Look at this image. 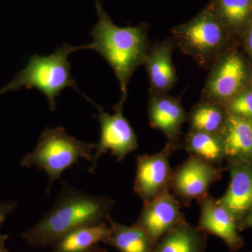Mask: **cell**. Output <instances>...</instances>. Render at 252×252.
Returning a JSON list of instances; mask_svg holds the SVG:
<instances>
[{
	"label": "cell",
	"instance_id": "obj_1",
	"mask_svg": "<svg viewBox=\"0 0 252 252\" xmlns=\"http://www.w3.org/2000/svg\"><path fill=\"white\" fill-rule=\"evenodd\" d=\"M114 205V200L109 197L89 195L62 181L56 203L21 237L34 248H51L71 230L107 221Z\"/></svg>",
	"mask_w": 252,
	"mask_h": 252
},
{
	"label": "cell",
	"instance_id": "obj_2",
	"mask_svg": "<svg viewBox=\"0 0 252 252\" xmlns=\"http://www.w3.org/2000/svg\"><path fill=\"white\" fill-rule=\"evenodd\" d=\"M98 21L91 31L92 49L110 64L120 85L122 97L117 104L124 106L127 85L137 67L143 65L149 46V25L142 23L126 28L116 26L105 12L99 0H95Z\"/></svg>",
	"mask_w": 252,
	"mask_h": 252
},
{
	"label": "cell",
	"instance_id": "obj_3",
	"mask_svg": "<svg viewBox=\"0 0 252 252\" xmlns=\"http://www.w3.org/2000/svg\"><path fill=\"white\" fill-rule=\"evenodd\" d=\"M171 34L177 48L206 70L234 46L235 39L208 5L190 21L172 28Z\"/></svg>",
	"mask_w": 252,
	"mask_h": 252
},
{
	"label": "cell",
	"instance_id": "obj_4",
	"mask_svg": "<svg viewBox=\"0 0 252 252\" xmlns=\"http://www.w3.org/2000/svg\"><path fill=\"white\" fill-rule=\"evenodd\" d=\"M89 49H92L91 44L74 46L65 44L50 56L43 57L34 55L26 67L2 91L17 90L21 87L36 89L47 97L50 109L54 112L57 105L56 97L64 89L70 87L79 91L71 75L68 61L69 55L79 50Z\"/></svg>",
	"mask_w": 252,
	"mask_h": 252
},
{
	"label": "cell",
	"instance_id": "obj_5",
	"mask_svg": "<svg viewBox=\"0 0 252 252\" xmlns=\"http://www.w3.org/2000/svg\"><path fill=\"white\" fill-rule=\"evenodd\" d=\"M95 144L77 140L62 127L46 128L41 132L34 149L23 158V167H36L47 174L46 192H51L63 172L77 164L80 158L91 162Z\"/></svg>",
	"mask_w": 252,
	"mask_h": 252
},
{
	"label": "cell",
	"instance_id": "obj_6",
	"mask_svg": "<svg viewBox=\"0 0 252 252\" xmlns=\"http://www.w3.org/2000/svg\"><path fill=\"white\" fill-rule=\"evenodd\" d=\"M251 69L248 60L235 46L227 50L209 69L200 100L225 107L250 86Z\"/></svg>",
	"mask_w": 252,
	"mask_h": 252
},
{
	"label": "cell",
	"instance_id": "obj_7",
	"mask_svg": "<svg viewBox=\"0 0 252 252\" xmlns=\"http://www.w3.org/2000/svg\"><path fill=\"white\" fill-rule=\"evenodd\" d=\"M95 105L98 109L99 114L96 117L100 126V136L98 143L95 144L89 170L92 174L95 173L99 160L103 154L109 152L120 162L139 147L135 131L123 114L124 106L116 104L114 114H110L104 112L97 104Z\"/></svg>",
	"mask_w": 252,
	"mask_h": 252
},
{
	"label": "cell",
	"instance_id": "obj_8",
	"mask_svg": "<svg viewBox=\"0 0 252 252\" xmlns=\"http://www.w3.org/2000/svg\"><path fill=\"white\" fill-rule=\"evenodd\" d=\"M225 170L195 156L189 155L174 170L170 190L184 206L189 207L193 200H198L208 193L210 187L221 179Z\"/></svg>",
	"mask_w": 252,
	"mask_h": 252
},
{
	"label": "cell",
	"instance_id": "obj_9",
	"mask_svg": "<svg viewBox=\"0 0 252 252\" xmlns=\"http://www.w3.org/2000/svg\"><path fill=\"white\" fill-rule=\"evenodd\" d=\"M175 151V147L167 143L157 154L137 156L133 190L143 203L170 191L174 170L170 158Z\"/></svg>",
	"mask_w": 252,
	"mask_h": 252
},
{
	"label": "cell",
	"instance_id": "obj_10",
	"mask_svg": "<svg viewBox=\"0 0 252 252\" xmlns=\"http://www.w3.org/2000/svg\"><path fill=\"white\" fill-rule=\"evenodd\" d=\"M185 220L180 200L170 191H167L144 203L140 216L133 225L140 228L156 245Z\"/></svg>",
	"mask_w": 252,
	"mask_h": 252
},
{
	"label": "cell",
	"instance_id": "obj_11",
	"mask_svg": "<svg viewBox=\"0 0 252 252\" xmlns=\"http://www.w3.org/2000/svg\"><path fill=\"white\" fill-rule=\"evenodd\" d=\"M181 97L167 94H149L147 104L149 126L162 132L166 137L167 143L177 150L182 149V126L188 119Z\"/></svg>",
	"mask_w": 252,
	"mask_h": 252
},
{
	"label": "cell",
	"instance_id": "obj_12",
	"mask_svg": "<svg viewBox=\"0 0 252 252\" xmlns=\"http://www.w3.org/2000/svg\"><path fill=\"white\" fill-rule=\"evenodd\" d=\"M197 201L200 209L199 229L221 239L230 251L243 248L245 239L240 234L238 222L217 199L207 193Z\"/></svg>",
	"mask_w": 252,
	"mask_h": 252
},
{
	"label": "cell",
	"instance_id": "obj_13",
	"mask_svg": "<svg viewBox=\"0 0 252 252\" xmlns=\"http://www.w3.org/2000/svg\"><path fill=\"white\" fill-rule=\"evenodd\" d=\"M176 48L172 37L150 44L143 63L149 76V94H168L178 81L172 61Z\"/></svg>",
	"mask_w": 252,
	"mask_h": 252
},
{
	"label": "cell",
	"instance_id": "obj_14",
	"mask_svg": "<svg viewBox=\"0 0 252 252\" xmlns=\"http://www.w3.org/2000/svg\"><path fill=\"white\" fill-rule=\"evenodd\" d=\"M230 181L219 203L233 215L238 225L252 210V164L228 162Z\"/></svg>",
	"mask_w": 252,
	"mask_h": 252
},
{
	"label": "cell",
	"instance_id": "obj_15",
	"mask_svg": "<svg viewBox=\"0 0 252 252\" xmlns=\"http://www.w3.org/2000/svg\"><path fill=\"white\" fill-rule=\"evenodd\" d=\"M220 135L228 162L252 164V122L228 113Z\"/></svg>",
	"mask_w": 252,
	"mask_h": 252
},
{
	"label": "cell",
	"instance_id": "obj_16",
	"mask_svg": "<svg viewBox=\"0 0 252 252\" xmlns=\"http://www.w3.org/2000/svg\"><path fill=\"white\" fill-rule=\"evenodd\" d=\"M209 7L233 37L241 38L252 21V0H210Z\"/></svg>",
	"mask_w": 252,
	"mask_h": 252
},
{
	"label": "cell",
	"instance_id": "obj_17",
	"mask_svg": "<svg viewBox=\"0 0 252 252\" xmlns=\"http://www.w3.org/2000/svg\"><path fill=\"white\" fill-rule=\"evenodd\" d=\"M207 235L187 220L156 243L153 252H205Z\"/></svg>",
	"mask_w": 252,
	"mask_h": 252
},
{
	"label": "cell",
	"instance_id": "obj_18",
	"mask_svg": "<svg viewBox=\"0 0 252 252\" xmlns=\"http://www.w3.org/2000/svg\"><path fill=\"white\" fill-rule=\"evenodd\" d=\"M107 224L102 222L71 230L51 247V252H84L99 243L105 244L111 233Z\"/></svg>",
	"mask_w": 252,
	"mask_h": 252
},
{
	"label": "cell",
	"instance_id": "obj_19",
	"mask_svg": "<svg viewBox=\"0 0 252 252\" xmlns=\"http://www.w3.org/2000/svg\"><path fill=\"white\" fill-rule=\"evenodd\" d=\"M182 149L217 166L220 167L225 160L224 144L220 134L189 130L182 140Z\"/></svg>",
	"mask_w": 252,
	"mask_h": 252
},
{
	"label": "cell",
	"instance_id": "obj_20",
	"mask_svg": "<svg viewBox=\"0 0 252 252\" xmlns=\"http://www.w3.org/2000/svg\"><path fill=\"white\" fill-rule=\"evenodd\" d=\"M111 233L105 245H110L120 252H153L155 245L140 228L135 225L131 226L121 224L107 219Z\"/></svg>",
	"mask_w": 252,
	"mask_h": 252
},
{
	"label": "cell",
	"instance_id": "obj_21",
	"mask_svg": "<svg viewBox=\"0 0 252 252\" xmlns=\"http://www.w3.org/2000/svg\"><path fill=\"white\" fill-rule=\"evenodd\" d=\"M227 117L228 112L223 106L200 100L188 113L189 130L220 134Z\"/></svg>",
	"mask_w": 252,
	"mask_h": 252
},
{
	"label": "cell",
	"instance_id": "obj_22",
	"mask_svg": "<svg viewBox=\"0 0 252 252\" xmlns=\"http://www.w3.org/2000/svg\"><path fill=\"white\" fill-rule=\"evenodd\" d=\"M229 114L245 118L252 122V89L250 86L235 96L225 106Z\"/></svg>",
	"mask_w": 252,
	"mask_h": 252
},
{
	"label": "cell",
	"instance_id": "obj_23",
	"mask_svg": "<svg viewBox=\"0 0 252 252\" xmlns=\"http://www.w3.org/2000/svg\"><path fill=\"white\" fill-rule=\"evenodd\" d=\"M17 205V202L12 200L0 201V227L4 223L10 214L16 210Z\"/></svg>",
	"mask_w": 252,
	"mask_h": 252
},
{
	"label": "cell",
	"instance_id": "obj_24",
	"mask_svg": "<svg viewBox=\"0 0 252 252\" xmlns=\"http://www.w3.org/2000/svg\"><path fill=\"white\" fill-rule=\"evenodd\" d=\"M240 39L243 41L246 54L252 63V21Z\"/></svg>",
	"mask_w": 252,
	"mask_h": 252
},
{
	"label": "cell",
	"instance_id": "obj_25",
	"mask_svg": "<svg viewBox=\"0 0 252 252\" xmlns=\"http://www.w3.org/2000/svg\"><path fill=\"white\" fill-rule=\"evenodd\" d=\"M250 228H252V210L238 225V230L240 232Z\"/></svg>",
	"mask_w": 252,
	"mask_h": 252
},
{
	"label": "cell",
	"instance_id": "obj_26",
	"mask_svg": "<svg viewBox=\"0 0 252 252\" xmlns=\"http://www.w3.org/2000/svg\"><path fill=\"white\" fill-rule=\"evenodd\" d=\"M8 239H9V235L0 234V252H9L6 246Z\"/></svg>",
	"mask_w": 252,
	"mask_h": 252
},
{
	"label": "cell",
	"instance_id": "obj_27",
	"mask_svg": "<svg viewBox=\"0 0 252 252\" xmlns=\"http://www.w3.org/2000/svg\"><path fill=\"white\" fill-rule=\"evenodd\" d=\"M84 252H108V251L105 250V249L100 248V247H99V245H97Z\"/></svg>",
	"mask_w": 252,
	"mask_h": 252
},
{
	"label": "cell",
	"instance_id": "obj_28",
	"mask_svg": "<svg viewBox=\"0 0 252 252\" xmlns=\"http://www.w3.org/2000/svg\"><path fill=\"white\" fill-rule=\"evenodd\" d=\"M250 86L252 89V68L251 69V73H250Z\"/></svg>",
	"mask_w": 252,
	"mask_h": 252
},
{
	"label": "cell",
	"instance_id": "obj_29",
	"mask_svg": "<svg viewBox=\"0 0 252 252\" xmlns=\"http://www.w3.org/2000/svg\"></svg>",
	"mask_w": 252,
	"mask_h": 252
}]
</instances>
